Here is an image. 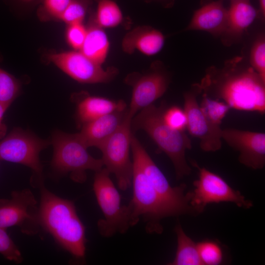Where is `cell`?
<instances>
[{
  "label": "cell",
  "instance_id": "1",
  "mask_svg": "<svg viewBox=\"0 0 265 265\" xmlns=\"http://www.w3.org/2000/svg\"><path fill=\"white\" fill-rule=\"evenodd\" d=\"M200 84L203 93L231 108L265 112V81L243 56L228 59L221 68H209Z\"/></svg>",
  "mask_w": 265,
  "mask_h": 265
},
{
  "label": "cell",
  "instance_id": "2",
  "mask_svg": "<svg viewBox=\"0 0 265 265\" xmlns=\"http://www.w3.org/2000/svg\"><path fill=\"white\" fill-rule=\"evenodd\" d=\"M40 188L39 214L41 228L50 233L74 258L80 262L84 261L85 228L77 214L74 202L55 195L44 185Z\"/></svg>",
  "mask_w": 265,
  "mask_h": 265
},
{
  "label": "cell",
  "instance_id": "3",
  "mask_svg": "<svg viewBox=\"0 0 265 265\" xmlns=\"http://www.w3.org/2000/svg\"><path fill=\"white\" fill-rule=\"evenodd\" d=\"M164 104L157 106L152 104L140 110L132 120V132L144 131L168 157L174 167L177 179L189 175L191 168L186 158V150L192 148L191 141L184 132L169 127L163 118Z\"/></svg>",
  "mask_w": 265,
  "mask_h": 265
},
{
  "label": "cell",
  "instance_id": "4",
  "mask_svg": "<svg viewBox=\"0 0 265 265\" xmlns=\"http://www.w3.org/2000/svg\"><path fill=\"white\" fill-rule=\"evenodd\" d=\"M51 143L53 146L51 165L57 173L69 174L74 182L83 183L86 171L95 172L104 166L102 159L92 157L78 133H68L59 130L53 133Z\"/></svg>",
  "mask_w": 265,
  "mask_h": 265
},
{
  "label": "cell",
  "instance_id": "5",
  "mask_svg": "<svg viewBox=\"0 0 265 265\" xmlns=\"http://www.w3.org/2000/svg\"><path fill=\"white\" fill-rule=\"evenodd\" d=\"M105 167L95 172L93 189L104 218L98 220L100 234L109 238L116 233L124 234L130 227L131 212L128 205L121 204L120 193Z\"/></svg>",
  "mask_w": 265,
  "mask_h": 265
},
{
  "label": "cell",
  "instance_id": "6",
  "mask_svg": "<svg viewBox=\"0 0 265 265\" xmlns=\"http://www.w3.org/2000/svg\"><path fill=\"white\" fill-rule=\"evenodd\" d=\"M132 199L128 205L130 210L132 227L141 218L145 222L149 233L160 234L163 231L160 220L170 214L165 204L152 186L140 166L132 161Z\"/></svg>",
  "mask_w": 265,
  "mask_h": 265
},
{
  "label": "cell",
  "instance_id": "7",
  "mask_svg": "<svg viewBox=\"0 0 265 265\" xmlns=\"http://www.w3.org/2000/svg\"><path fill=\"white\" fill-rule=\"evenodd\" d=\"M51 144L50 140L41 139L29 130L14 128L0 140V161L30 168L32 172L31 184L40 188L44 185V179L39 154Z\"/></svg>",
  "mask_w": 265,
  "mask_h": 265
},
{
  "label": "cell",
  "instance_id": "8",
  "mask_svg": "<svg viewBox=\"0 0 265 265\" xmlns=\"http://www.w3.org/2000/svg\"><path fill=\"white\" fill-rule=\"evenodd\" d=\"M131 149L132 161L136 162L146 174L152 186L165 204L170 216L197 213L190 205V192L185 193V184L172 186L138 140L132 135Z\"/></svg>",
  "mask_w": 265,
  "mask_h": 265
},
{
  "label": "cell",
  "instance_id": "9",
  "mask_svg": "<svg viewBox=\"0 0 265 265\" xmlns=\"http://www.w3.org/2000/svg\"><path fill=\"white\" fill-rule=\"evenodd\" d=\"M132 118L128 114L122 124L98 148L102 153V160L105 168L113 174L119 188L126 190L132 186L133 163L130 152L133 135Z\"/></svg>",
  "mask_w": 265,
  "mask_h": 265
},
{
  "label": "cell",
  "instance_id": "10",
  "mask_svg": "<svg viewBox=\"0 0 265 265\" xmlns=\"http://www.w3.org/2000/svg\"><path fill=\"white\" fill-rule=\"evenodd\" d=\"M195 166L198 169L199 176L193 183L194 189L190 192L189 203L197 213L212 203L232 202L246 209L252 207L251 201L231 187L221 176L205 167H200L196 163Z\"/></svg>",
  "mask_w": 265,
  "mask_h": 265
},
{
  "label": "cell",
  "instance_id": "11",
  "mask_svg": "<svg viewBox=\"0 0 265 265\" xmlns=\"http://www.w3.org/2000/svg\"><path fill=\"white\" fill-rule=\"evenodd\" d=\"M13 226L28 235H36L41 228L38 203L29 189L12 192L10 199H0V227Z\"/></svg>",
  "mask_w": 265,
  "mask_h": 265
},
{
  "label": "cell",
  "instance_id": "12",
  "mask_svg": "<svg viewBox=\"0 0 265 265\" xmlns=\"http://www.w3.org/2000/svg\"><path fill=\"white\" fill-rule=\"evenodd\" d=\"M202 92L200 83H197L184 94L186 129L191 136L199 139L202 150L215 152L221 148L222 129L212 123L201 109L197 98Z\"/></svg>",
  "mask_w": 265,
  "mask_h": 265
},
{
  "label": "cell",
  "instance_id": "13",
  "mask_svg": "<svg viewBox=\"0 0 265 265\" xmlns=\"http://www.w3.org/2000/svg\"><path fill=\"white\" fill-rule=\"evenodd\" d=\"M49 61L75 80L83 83H106L117 75L113 67L104 69L79 51L52 53L47 55Z\"/></svg>",
  "mask_w": 265,
  "mask_h": 265
},
{
  "label": "cell",
  "instance_id": "14",
  "mask_svg": "<svg viewBox=\"0 0 265 265\" xmlns=\"http://www.w3.org/2000/svg\"><path fill=\"white\" fill-rule=\"evenodd\" d=\"M222 139L239 153V161L257 170L265 164V133L228 128L222 130Z\"/></svg>",
  "mask_w": 265,
  "mask_h": 265
},
{
  "label": "cell",
  "instance_id": "15",
  "mask_svg": "<svg viewBox=\"0 0 265 265\" xmlns=\"http://www.w3.org/2000/svg\"><path fill=\"white\" fill-rule=\"evenodd\" d=\"M151 70L137 78L133 82L128 115L132 118L142 109L153 104L167 90L170 76L159 64Z\"/></svg>",
  "mask_w": 265,
  "mask_h": 265
},
{
  "label": "cell",
  "instance_id": "16",
  "mask_svg": "<svg viewBox=\"0 0 265 265\" xmlns=\"http://www.w3.org/2000/svg\"><path fill=\"white\" fill-rule=\"evenodd\" d=\"M225 29L220 36L223 44L229 46L238 41L258 16L250 0H231Z\"/></svg>",
  "mask_w": 265,
  "mask_h": 265
},
{
  "label": "cell",
  "instance_id": "17",
  "mask_svg": "<svg viewBox=\"0 0 265 265\" xmlns=\"http://www.w3.org/2000/svg\"><path fill=\"white\" fill-rule=\"evenodd\" d=\"M128 111V108L116 110L84 124L78 135L87 148H98L119 128Z\"/></svg>",
  "mask_w": 265,
  "mask_h": 265
},
{
  "label": "cell",
  "instance_id": "18",
  "mask_svg": "<svg viewBox=\"0 0 265 265\" xmlns=\"http://www.w3.org/2000/svg\"><path fill=\"white\" fill-rule=\"evenodd\" d=\"M228 10L222 0L211 1L203 5L193 13L186 30H201L219 37L227 24Z\"/></svg>",
  "mask_w": 265,
  "mask_h": 265
},
{
  "label": "cell",
  "instance_id": "19",
  "mask_svg": "<svg viewBox=\"0 0 265 265\" xmlns=\"http://www.w3.org/2000/svg\"><path fill=\"white\" fill-rule=\"evenodd\" d=\"M165 42V37L159 30L147 26L137 27L124 37L122 46L124 52L131 53L135 50L153 55L160 51Z\"/></svg>",
  "mask_w": 265,
  "mask_h": 265
},
{
  "label": "cell",
  "instance_id": "20",
  "mask_svg": "<svg viewBox=\"0 0 265 265\" xmlns=\"http://www.w3.org/2000/svg\"><path fill=\"white\" fill-rule=\"evenodd\" d=\"M126 108L127 105L123 101H115L106 98L86 95L77 102L76 120L78 125L81 127L104 115Z\"/></svg>",
  "mask_w": 265,
  "mask_h": 265
},
{
  "label": "cell",
  "instance_id": "21",
  "mask_svg": "<svg viewBox=\"0 0 265 265\" xmlns=\"http://www.w3.org/2000/svg\"><path fill=\"white\" fill-rule=\"evenodd\" d=\"M109 49V42L102 27L96 24L87 28L86 37L79 51L102 65L107 57Z\"/></svg>",
  "mask_w": 265,
  "mask_h": 265
},
{
  "label": "cell",
  "instance_id": "22",
  "mask_svg": "<svg viewBox=\"0 0 265 265\" xmlns=\"http://www.w3.org/2000/svg\"><path fill=\"white\" fill-rule=\"evenodd\" d=\"M177 235V248L171 265H202L197 247L195 243L184 231L181 225L177 224L175 228Z\"/></svg>",
  "mask_w": 265,
  "mask_h": 265
},
{
  "label": "cell",
  "instance_id": "23",
  "mask_svg": "<svg viewBox=\"0 0 265 265\" xmlns=\"http://www.w3.org/2000/svg\"><path fill=\"white\" fill-rule=\"evenodd\" d=\"M96 24L101 27H113L122 21L123 15L118 4L112 0H96Z\"/></svg>",
  "mask_w": 265,
  "mask_h": 265
},
{
  "label": "cell",
  "instance_id": "24",
  "mask_svg": "<svg viewBox=\"0 0 265 265\" xmlns=\"http://www.w3.org/2000/svg\"><path fill=\"white\" fill-rule=\"evenodd\" d=\"M20 81L0 67V102L9 107L21 93Z\"/></svg>",
  "mask_w": 265,
  "mask_h": 265
},
{
  "label": "cell",
  "instance_id": "25",
  "mask_svg": "<svg viewBox=\"0 0 265 265\" xmlns=\"http://www.w3.org/2000/svg\"><path fill=\"white\" fill-rule=\"evenodd\" d=\"M199 106L208 119L213 124L219 126L231 109L223 101L210 98L204 93Z\"/></svg>",
  "mask_w": 265,
  "mask_h": 265
},
{
  "label": "cell",
  "instance_id": "26",
  "mask_svg": "<svg viewBox=\"0 0 265 265\" xmlns=\"http://www.w3.org/2000/svg\"><path fill=\"white\" fill-rule=\"evenodd\" d=\"M199 255L203 265H217L223 260V253L220 244L207 239L197 243Z\"/></svg>",
  "mask_w": 265,
  "mask_h": 265
},
{
  "label": "cell",
  "instance_id": "27",
  "mask_svg": "<svg viewBox=\"0 0 265 265\" xmlns=\"http://www.w3.org/2000/svg\"><path fill=\"white\" fill-rule=\"evenodd\" d=\"M71 0H42L38 10L39 18L44 21L60 20Z\"/></svg>",
  "mask_w": 265,
  "mask_h": 265
},
{
  "label": "cell",
  "instance_id": "28",
  "mask_svg": "<svg viewBox=\"0 0 265 265\" xmlns=\"http://www.w3.org/2000/svg\"><path fill=\"white\" fill-rule=\"evenodd\" d=\"M250 65L265 81V38L259 35L254 42L251 49Z\"/></svg>",
  "mask_w": 265,
  "mask_h": 265
},
{
  "label": "cell",
  "instance_id": "29",
  "mask_svg": "<svg viewBox=\"0 0 265 265\" xmlns=\"http://www.w3.org/2000/svg\"><path fill=\"white\" fill-rule=\"evenodd\" d=\"M91 3V0H71L60 20L68 25L82 23Z\"/></svg>",
  "mask_w": 265,
  "mask_h": 265
},
{
  "label": "cell",
  "instance_id": "30",
  "mask_svg": "<svg viewBox=\"0 0 265 265\" xmlns=\"http://www.w3.org/2000/svg\"><path fill=\"white\" fill-rule=\"evenodd\" d=\"M0 254L6 259L17 264L21 263L23 258L18 247L6 232L0 227Z\"/></svg>",
  "mask_w": 265,
  "mask_h": 265
},
{
  "label": "cell",
  "instance_id": "31",
  "mask_svg": "<svg viewBox=\"0 0 265 265\" xmlns=\"http://www.w3.org/2000/svg\"><path fill=\"white\" fill-rule=\"evenodd\" d=\"M163 118L166 124L175 130L184 132L186 129L187 119L186 113L184 109L177 106L165 108Z\"/></svg>",
  "mask_w": 265,
  "mask_h": 265
},
{
  "label": "cell",
  "instance_id": "32",
  "mask_svg": "<svg viewBox=\"0 0 265 265\" xmlns=\"http://www.w3.org/2000/svg\"><path fill=\"white\" fill-rule=\"evenodd\" d=\"M87 33V28L82 23L68 25L66 38L68 44L75 51L81 48Z\"/></svg>",
  "mask_w": 265,
  "mask_h": 265
},
{
  "label": "cell",
  "instance_id": "33",
  "mask_svg": "<svg viewBox=\"0 0 265 265\" xmlns=\"http://www.w3.org/2000/svg\"><path fill=\"white\" fill-rule=\"evenodd\" d=\"M8 108L7 106L0 102V140L2 139L6 135L7 127L3 122V116Z\"/></svg>",
  "mask_w": 265,
  "mask_h": 265
},
{
  "label": "cell",
  "instance_id": "34",
  "mask_svg": "<svg viewBox=\"0 0 265 265\" xmlns=\"http://www.w3.org/2000/svg\"><path fill=\"white\" fill-rule=\"evenodd\" d=\"M259 10L258 11V15L261 17L262 20L265 18V0H259Z\"/></svg>",
  "mask_w": 265,
  "mask_h": 265
},
{
  "label": "cell",
  "instance_id": "35",
  "mask_svg": "<svg viewBox=\"0 0 265 265\" xmlns=\"http://www.w3.org/2000/svg\"><path fill=\"white\" fill-rule=\"evenodd\" d=\"M22 0L24 2H33L36 0Z\"/></svg>",
  "mask_w": 265,
  "mask_h": 265
}]
</instances>
